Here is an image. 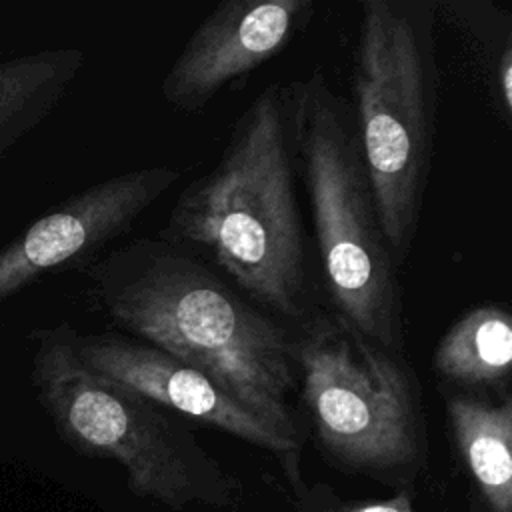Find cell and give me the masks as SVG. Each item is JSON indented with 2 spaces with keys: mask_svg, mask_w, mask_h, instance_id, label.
I'll return each mask as SVG.
<instances>
[{
  "mask_svg": "<svg viewBox=\"0 0 512 512\" xmlns=\"http://www.w3.org/2000/svg\"><path fill=\"white\" fill-rule=\"evenodd\" d=\"M88 294L116 332L208 374L244 408L302 444L294 328L248 302L188 252L144 236L86 266Z\"/></svg>",
  "mask_w": 512,
  "mask_h": 512,
  "instance_id": "6da1fadb",
  "label": "cell"
},
{
  "mask_svg": "<svg viewBox=\"0 0 512 512\" xmlns=\"http://www.w3.org/2000/svg\"><path fill=\"white\" fill-rule=\"evenodd\" d=\"M296 192L282 84L272 82L234 120L212 168L180 190L158 238L296 328L314 312Z\"/></svg>",
  "mask_w": 512,
  "mask_h": 512,
  "instance_id": "7a4b0ae2",
  "label": "cell"
},
{
  "mask_svg": "<svg viewBox=\"0 0 512 512\" xmlns=\"http://www.w3.org/2000/svg\"><path fill=\"white\" fill-rule=\"evenodd\" d=\"M282 96L332 312L380 348L406 354L400 266L380 228L352 108L322 66L282 84Z\"/></svg>",
  "mask_w": 512,
  "mask_h": 512,
  "instance_id": "3957f363",
  "label": "cell"
},
{
  "mask_svg": "<svg viewBox=\"0 0 512 512\" xmlns=\"http://www.w3.org/2000/svg\"><path fill=\"white\" fill-rule=\"evenodd\" d=\"M436 0H362L352 54L354 126L390 254L414 246L438 118Z\"/></svg>",
  "mask_w": 512,
  "mask_h": 512,
  "instance_id": "277c9868",
  "label": "cell"
},
{
  "mask_svg": "<svg viewBox=\"0 0 512 512\" xmlns=\"http://www.w3.org/2000/svg\"><path fill=\"white\" fill-rule=\"evenodd\" d=\"M76 328L60 322L28 334L30 382L58 436L78 454L118 462L128 490L172 510H236L242 482L196 438L190 424L136 390L104 378L76 354Z\"/></svg>",
  "mask_w": 512,
  "mask_h": 512,
  "instance_id": "5b68a950",
  "label": "cell"
},
{
  "mask_svg": "<svg viewBox=\"0 0 512 512\" xmlns=\"http://www.w3.org/2000/svg\"><path fill=\"white\" fill-rule=\"evenodd\" d=\"M300 402L322 454L350 474L410 484L428 462L418 374L332 310L294 328Z\"/></svg>",
  "mask_w": 512,
  "mask_h": 512,
  "instance_id": "8992f818",
  "label": "cell"
},
{
  "mask_svg": "<svg viewBox=\"0 0 512 512\" xmlns=\"http://www.w3.org/2000/svg\"><path fill=\"white\" fill-rule=\"evenodd\" d=\"M180 176L172 166L120 172L36 218L0 250V308L48 274L92 264L100 250L130 232Z\"/></svg>",
  "mask_w": 512,
  "mask_h": 512,
  "instance_id": "52a82bcc",
  "label": "cell"
},
{
  "mask_svg": "<svg viewBox=\"0 0 512 512\" xmlns=\"http://www.w3.org/2000/svg\"><path fill=\"white\" fill-rule=\"evenodd\" d=\"M314 10V0L218 2L166 70L160 84L164 102L198 114L224 88L286 50L310 24Z\"/></svg>",
  "mask_w": 512,
  "mask_h": 512,
  "instance_id": "ba28073f",
  "label": "cell"
},
{
  "mask_svg": "<svg viewBox=\"0 0 512 512\" xmlns=\"http://www.w3.org/2000/svg\"><path fill=\"white\" fill-rule=\"evenodd\" d=\"M74 344L86 368L140 392L184 420L214 426L282 460L298 456L302 444L286 438L252 414L208 374L164 350L116 330L100 334L76 332Z\"/></svg>",
  "mask_w": 512,
  "mask_h": 512,
  "instance_id": "9c48e42d",
  "label": "cell"
},
{
  "mask_svg": "<svg viewBox=\"0 0 512 512\" xmlns=\"http://www.w3.org/2000/svg\"><path fill=\"white\" fill-rule=\"evenodd\" d=\"M446 418L456 448L492 512H512V396L454 390Z\"/></svg>",
  "mask_w": 512,
  "mask_h": 512,
  "instance_id": "30bf717a",
  "label": "cell"
},
{
  "mask_svg": "<svg viewBox=\"0 0 512 512\" xmlns=\"http://www.w3.org/2000/svg\"><path fill=\"white\" fill-rule=\"evenodd\" d=\"M512 368V318L494 302L466 310L432 352L434 374L464 392L508 394Z\"/></svg>",
  "mask_w": 512,
  "mask_h": 512,
  "instance_id": "8fae6325",
  "label": "cell"
},
{
  "mask_svg": "<svg viewBox=\"0 0 512 512\" xmlns=\"http://www.w3.org/2000/svg\"><path fill=\"white\" fill-rule=\"evenodd\" d=\"M84 64V50L74 46L0 62V158L52 114Z\"/></svg>",
  "mask_w": 512,
  "mask_h": 512,
  "instance_id": "7c38bea8",
  "label": "cell"
},
{
  "mask_svg": "<svg viewBox=\"0 0 512 512\" xmlns=\"http://www.w3.org/2000/svg\"><path fill=\"white\" fill-rule=\"evenodd\" d=\"M436 16L466 36L474 58L482 66V82L494 114L512 122V28L510 16L492 2H440Z\"/></svg>",
  "mask_w": 512,
  "mask_h": 512,
  "instance_id": "4fadbf2b",
  "label": "cell"
},
{
  "mask_svg": "<svg viewBox=\"0 0 512 512\" xmlns=\"http://www.w3.org/2000/svg\"><path fill=\"white\" fill-rule=\"evenodd\" d=\"M302 512H416L408 490H400L382 500H346L326 484L300 486Z\"/></svg>",
  "mask_w": 512,
  "mask_h": 512,
  "instance_id": "5bb4252c",
  "label": "cell"
}]
</instances>
